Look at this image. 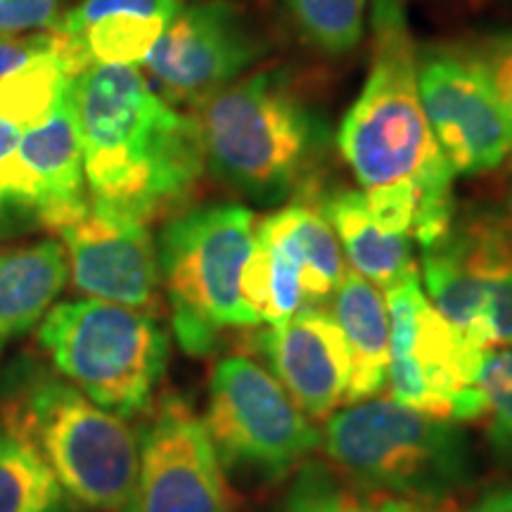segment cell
Wrapping results in <instances>:
<instances>
[{"mask_svg":"<svg viewBox=\"0 0 512 512\" xmlns=\"http://www.w3.org/2000/svg\"><path fill=\"white\" fill-rule=\"evenodd\" d=\"M88 200L150 226L207 169L197 117L178 112L136 67H91L72 83Z\"/></svg>","mask_w":512,"mask_h":512,"instance_id":"obj_1","label":"cell"},{"mask_svg":"<svg viewBox=\"0 0 512 512\" xmlns=\"http://www.w3.org/2000/svg\"><path fill=\"white\" fill-rule=\"evenodd\" d=\"M207 166L261 204H278L311 183L328 128L283 72L235 81L200 105Z\"/></svg>","mask_w":512,"mask_h":512,"instance_id":"obj_2","label":"cell"},{"mask_svg":"<svg viewBox=\"0 0 512 512\" xmlns=\"http://www.w3.org/2000/svg\"><path fill=\"white\" fill-rule=\"evenodd\" d=\"M320 448L330 467L361 491L422 503H451L472 477L470 444L456 420L366 399L325 420Z\"/></svg>","mask_w":512,"mask_h":512,"instance_id":"obj_3","label":"cell"},{"mask_svg":"<svg viewBox=\"0 0 512 512\" xmlns=\"http://www.w3.org/2000/svg\"><path fill=\"white\" fill-rule=\"evenodd\" d=\"M337 145L363 192L418 181L441 159L422 112L418 48L403 0H373L368 79Z\"/></svg>","mask_w":512,"mask_h":512,"instance_id":"obj_4","label":"cell"},{"mask_svg":"<svg viewBox=\"0 0 512 512\" xmlns=\"http://www.w3.org/2000/svg\"><path fill=\"white\" fill-rule=\"evenodd\" d=\"M252 247L254 214L242 204H207L166 223L157 245L159 278L188 354H209L223 332L256 325L242 302Z\"/></svg>","mask_w":512,"mask_h":512,"instance_id":"obj_5","label":"cell"},{"mask_svg":"<svg viewBox=\"0 0 512 512\" xmlns=\"http://www.w3.org/2000/svg\"><path fill=\"white\" fill-rule=\"evenodd\" d=\"M8 425L29 439L57 482L81 503L124 512L140 463V437L74 384L38 377L12 403Z\"/></svg>","mask_w":512,"mask_h":512,"instance_id":"obj_6","label":"cell"},{"mask_svg":"<svg viewBox=\"0 0 512 512\" xmlns=\"http://www.w3.org/2000/svg\"><path fill=\"white\" fill-rule=\"evenodd\" d=\"M38 337L69 384L121 418L150 406L169 358V335L150 311L91 297L53 306Z\"/></svg>","mask_w":512,"mask_h":512,"instance_id":"obj_7","label":"cell"},{"mask_svg":"<svg viewBox=\"0 0 512 512\" xmlns=\"http://www.w3.org/2000/svg\"><path fill=\"white\" fill-rule=\"evenodd\" d=\"M204 425L221 463L259 482H280L320 448V430L275 375L252 356L216 363Z\"/></svg>","mask_w":512,"mask_h":512,"instance_id":"obj_8","label":"cell"},{"mask_svg":"<svg viewBox=\"0 0 512 512\" xmlns=\"http://www.w3.org/2000/svg\"><path fill=\"white\" fill-rule=\"evenodd\" d=\"M389 309V399L413 411L475 422V377L489 351L477 349L434 309L418 268L384 287Z\"/></svg>","mask_w":512,"mask_h":512,"instance_id":"obj_9","label":"cell"},{"mask_svg":"<svg viewBox=\"0 0 512 512\" xmlns=\"http://www.w3.org/2000/svg\"><path fill=\"white\" fill-rule=\"evenodd\" d=\"M427 299L482 351L512 347V230L489 211L472 214L422 249Z\"/></svg>","mask_w":512,"mask_h":512,"instance_id":"obj_10","label":"cell"},{"mask_svg":"<svg viewBox=\"0 0 512 512\" xmlns=\"http://www.w3.org/2000/svg\"><path fill=\"white\" fill-rule=\"evenodd\" d=\"M124 512H235L204 418L181 394H166L140 437L138 477Z\"/></svg>","mask_w":512,"mask_h":512,"instance_id":"obj_11","label":"cell"},{"mask_svg":"<svg viewBox=\"0 0 512 512\" xmlns=\"http://www.w3.org/2000/svg\"><path fill=\"white\" fill-rule=\"evenodd\" d=\"M264 50V41L238 5L200 0L171 19L143 64L166 100L204 105L240 81Z\"/></svg>","mask_w":512,"mask_h":512,"instance_id":"obj_12","label":"cell"},{"mask_svg":"<svg viewBox=\"0 0 512 512\" xmlns=\"http://www.w3.org/2000/svg\"><path fill=\"white\" fill-rule=\"evenodd\" d=\"M418 83L434 145L453 174H486L508 159V117L465 48L420 50Z\"/></svg>","mask_w":512,"mask_h":512,"instance_id":"obj_13","label":"cell"},{"mask_svg":"<svg viewBox=\"0 0 512 512\" xmlns=\"http://www.w3.org/2000/svg\"><path fill=\"white\" fill-rule=\"evenodd\" d=\"M19 209L60 230L88 209L86 171L72 88L41 126L0 159V214Z\"/></svg>","mask_w":512,"mask_h":512,"instance_id":"obj_14","label":"cell"},{"mask_svg":"<svg viewBox=\"0 0 512 512\" xmlns=\"http://www.w3.org/2000/svg\"><path fill=\"white\" fill-rule=\"evenodd\" d=\"M74 285L91 299L150 311L159 299V259L147 223L100 207L57 230Z\"/></svg>","mask_w":512,"mask_h":512,"instance_id":"obj_15","label":"cell"},{"mask_svg":"<svg viewBox=\"0 0 512 512\" xmlns=\"http://www.w3.org/2000/svg\"><path fill=\"white\" fill-rule=\"evenodd\" d=\"M268 370L311 420L325 422L349 406L351 358L342 330L328 311L304 306L256 335Z\"/></svg>","mask_w":512,"mask_h":512,"instance_id":"obj_16","label":"cell"},{"mask_svg":"<svg viewBox=\"0 0 512 512\" xmlns=\"http://www.w3.org/2000/svg\"><path fill=\"white\" fill-rule=\"evenodd\" d=\"M183 0H81L46 29L76 76L91 67L143 64Z\"/></svg>","mask_w":512,"mask_h":512,"instance_id":"obj_17","label":"cell"},{"mask_svg":"<svg viewBox=\"0 0 512 512\" xmlns=\"http://www.w3.org/2000/svg\"><path fill=\"white\" fill-rule=\"evenodd\" d=\"M330 316L342 330L351 358L349 403L373 399L387 384V299L382 297L380 287L349 268L330 297Z\"/></svg>","mask_w":512,"mask_h":512,"instance_id":"obj_18","label":"cell"},{"mask_svg":"<svg viewBox=\"0 0 512 512\" xmlns=\"http://www.w3.org/2000/svg\"><path fill=\"white\" fill-rule=\"evenodd\" d=\"M67 278V252L57 240L0 247V347L46 318Z\"/></svg>","mask_w":512,"mask_h":512,"instance_id":"obj_19","label":"cell"},{"mask_svg":"<svg viewBox=\"0 0 512 512\" xmlns=\"http://www.w3.org/2000/svg\"><path fill=\"white\" fill-rule=\"evenodd\" d=\"M256 233L285 249L297 261L302 271L306 306L330 302L347 268H344L342 247H339L335 230L323 211L311 204L294 202L266 216Z\"/></svg>","mask_w":512,"mask_h":512,"instance_id":"obj_20","label":"cell"},{"mask_svg":"<svg viewBox=\"0 0 512 512\" xmlns=\"http://www.w3.org/2000/svg\"><path fill=\"white\" fill-rule=\"evenodd\" d=\"M323 216L335 230L351 271L377 287H389L403 273L413 271V238L380 228L370 216L366 197L358 190L332 192L323 200Z\"/></svg>","mask_w":512,"mask_h":512,"instance_id":"obj_21","label":"cell"},{"mask_svg":"<svg viewBox=\"0 0 512 512\" xmlns=\"http://www.w3.org/2000/svg\"><path fill=\"white\" fill-rule=\"evenodd\" d=\"M242 302L256 325L280 323L306 306L297 261L256 230L252 254L242 273Z\"/></svg>","mask_w":512,"mask_h":512,"instance_id":"obj_22","label":"cell"},{"mask_svg":"<svg viewBox=\"0 0 512 512\" xmlns=\"http://www.w3.org/2000/svg\"><path fill=\"white\" fill-rule=\"evenodd\" d=\"M64 489L24 434L0 425V512H60Z\"/></svg>","mask_w":512,"mask_h":512,"instance_id":"obj_23","label":"cell"},{"mask_svg":"<svg viewBox=\"0 0 512 512\" xmlns=\"http://www.w3.org/2000/svg\"><path fill=\"white\" fill-rule=\"evenodd\" d=\"M306 46L323 55L351 53L366 31L370 0H275Z\"/></svg>","mask_w":512,"mask_h":512,"instance_id":"obj_24","label":"cell"},{"mask_svg":"<svg viewBox=\"0 0 512 512\" xmlns=\"http://www.w3.org/2000/svg\"><path fill=\"white\" fill-rule=\"evenodd\" d=\"M477 415L498 458L512 460V347L484 356L475 377Z\"/></svg>","mask_w":512,"mask_h":512,"instance_id":"obj_25","label":"cell"},{"mask_svg":"<svg viewBox=\"0 0 512 512\" xmlns=\"http://www.w3.org/2000/svg\"><path fill=\"white\" fill-rule=\"evenodd\" d=\"M283 512H375L366 496L349 489L347 479L316 460L299 467L285 498Z\"/></svg>","mask_w":512,"mask_h":512,"instance_id":"obj_26","label":"cell"},{"mask_svg":"<svg viewBox=\"0 0 512 512\" xmlns=\"http://www.w3.org/2000/svg\"><path fill=\"white\" fill-rule=\"evenodd\" d=\"M465 50L479 67V72L484 74L496 100L501 102L512 128V29L486 36Z\"/></svg>","mask_w":512,"mask_h":512,"instance_id":"obj_27","label":"cell"},{"mask_svg":"<svg viewBox=\"0 0 512 512\" xmlns=\"http://www.w3.org/2000/svg\"><path fill=\"white\" fill-rule=\"evenodd\" d=\"M60 0H0V36H29L57 19Z\"/></svg>","mask_w":512,"mask_h":512,"instance_id":"obj_28","label":"cell"},{"mask_svg":"<svg viewBox=\"0 0 512 512\" xmlns=\"http://www.w3.org/2000/svg\"><path fill=\"white\" fill-rule=\"evenodd\" d=\"M48 48L46 29L29 36H0V81L19 72Z\"/></svg>","mask_w":512,"mask_h":512,"instance_id":"obj_29","label":"cell"},{"mask_svg":"<svg viewBox=\"0 0 512 512\" xmlns=\"http://www.w3.org/2000/svg\"><path fill=\"white\" fill-rule=\"evenodd\" d=\"M375 512H456L451 503H422L408 501V498H387L377 496L373 503Z\"/></svg>","mask_w":512,"mask_h":512,"instance_id":"obj_30","label":"cell"},{"mask_svg":"<svg viewBox=\"0 0 512 512\" xmlns=\"http://www.w3.org/2000/svg\"><path fill=\"white\" fill-rule=\"evenodd\" d=\"M470 512H512V484L489 491L472 505Z\"/></svg>","mask_w":512,"mask_h":512,"instance_id":"obj_31","label":"cell"},{"mask_svg":"<svg viewBox=\"0 0 512 512\" xmlns=\"http://www.w3.org/2000/svg\"><path fill=\"white\" fill-rule=\"evenodd\" d=\"M24 133H27V128H22L19 124H15L12 119L0 114V159H3L5 155H10V152L15 150Z\"/></svg>","mask_w":512,"mask_h":512,"instance_id":"obj_32","label":"cell"}]
</instances>
